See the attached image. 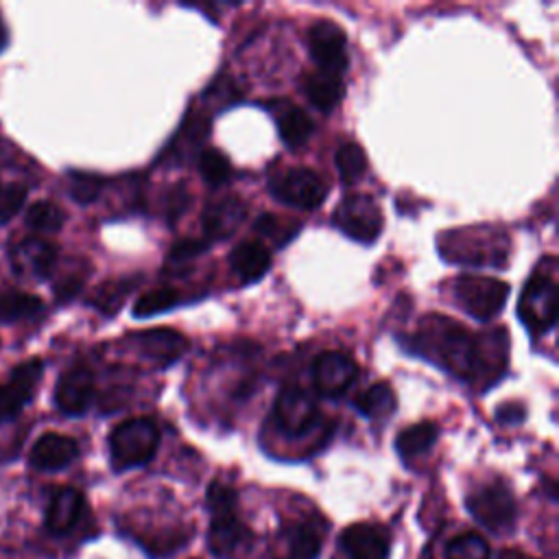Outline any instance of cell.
<instances>
[{
    "label": "cell",
    "mask_w": 559,
    "mask_h": 559,
    "mask_svg": "<svg viewBox=\"0 0 559 559\" xmlns=\"http://www.w3.org/2000/svg\"><path fill=\"white\" fill-rule=\"evenodd\" d=\"M413 347L448 373L472 384L476 362V334L443 314H426L413 336Z\"/></svg>",
    "instance_id": "cell-1"
},
{
    "label": "cell",
    "mask_w": 559,
    "mask_h": 559,
    "mask_svg": "<svg viewBox=\"0 0 559 559\" xmlns=\"http://www.w3.org/2000/svg\"><path fill=\"white\" fill-rule=\"evenodd\" d=\"M205 504L210 511L207 546L216 557H229L249 537V528L238 515V493L231 485L214 480L207 487Z\"/></svg>",
    "instance_id": "cell-2"
},
{
    "label": "cell",
    "mask_w": 559,
    "mask_h": 559,
    "mask_svg": "<svg viewBox=\"0 0 559 559\" xmlns=\"http://www.w3.org/2000/svg\"><path fill=\"white\" fill-rule=\"evenodd\" d=\"M439 251L452 264L472 266H504L509 255V240L502 231L487 227H467L443 234Z\"/></svg>",
    "instance_id": "cell-3"
},
{
    "label": "cell",
    "mask_w": 559,
    "mask_h": 559,
    "mask_svg": "<svg viewBox=\"0 0 559 559\" xmlns=\"http://www.w3.org/2000/svg\"><path fill=\"white\" fill-rule=\"evenodd\" d=\"M159 445V428L151 417H131L109 435V459L114 469L124 472L148 463Z\"/></svg>",
    "instance_id": "cell-4"
},
{
    "label": "cell",
    "mask_w": 559,
    "mask_h": 559,
    "mask_svg": "<svg viewBox=\"0 0 559 559\" xmlns=\"http://www.w3.org/2000/svg\"><path fill=\"white\" fill-rule=\"evenodd\" d=\"M269 192L275 201L297 207V210H317L328 197L325 179L306 166H293L277 170L269 179Z\"/></svg>",
    "instance_id": "cell-5"
},
{
    "label": "cell",
    "mask_w": 559,
    "mask_h": 559,
    "mask_svg": "<svg viewBox=\"0 0 559 559\" xmlns=\"http://www.w3.org/2000/svg\"><path fill=\"white\" fill-rule=\"evenodd\" d=\"M518 317L531 334H546L557 321V282L552 273L535 271L522 288Z\"/></svg>",
    "instance_id": "cell-6"
},
{
    "label": "cell",
    "mask_w": 559,
    "mask_h": 559,
    "mask_svg": "<svg viewBox=\"0 0 559 559\" xmlns=\"http://www.w3.org/2000/svg\"><path fill=\"white\" fill-rule=\"evenodd\" d=\"M509 297V284L485 275H461L454 282L456 304L478 321L493 319Z\"/></svg>",
    "instance_id": "cell-7"
},
{
    "label": "cell",
    "mask_w": 559,
    "mask_h": 559,
    "mask_svg": "<svg viewBox=\"0 0 559 559\" xmlns=\"http://www.w3.org/2000/svg\"><path fill=\"white\" fill-rule=\"evenodd\" d=\"M467 511L485 528L493 533H504L513 526L518 507L511 489L502 480H491L480 485L467 496Z\"/></svg>",
    "instance_id": "cell-8"
},
{
    "label": "cell",
    "mask_w": 559,
    "mask_h": 559,
    "mask_svg": "<svg viewBox=\"0 0 559 559\" xmlns=\"http://www.w3.org/2000/svg\"><path fill=\"white\" fill-rule=\"evenodd\" d=\"M273 419L280 432L290 439L308 435L319 419L317 395L299 384H286L275 397Z\"/></svg>",
    "instance_id": "cell-9"
},
{
    "label": "cell",
    "mask_w": 559,
    "mask_h": 559,
    "mask_svg": "<svg viewBox=\"0 0 559 559\" xmlns=\"http://www.w3.org/2000/svg\"><path fill=\"white\" fill-rule=\"evenodd\" d=\"M332 223L341 229L347 238L371 245L382 231V210L369 194H347L334 210Z\"/></svg>",
    "instance_id": "cell-10"
},
{
    "label": "cell",
    "mask_w": 559,
    "mask_h": 559,
    "mask_svg": "<svg viewBox=\"0 0 559 559\" xmlns=\"http://www.w3.org/2000/svg\"><path fill=\"white\" fill-rule=\"evenodd\" d=\"M509 336L504 328H493L476 334V365L469 386L480 391L493 386L507 371Z\"/></svg>",
    "instance_id": "cell-11"
},
{
    "label": "cell",
    "mask_w": 559,
    "mask_h": 559,
    "mask_svg": "<svg viewBox=\"0 0 559 559\" xmlns=\"http://www.w3.org/2000/svg\"><path fill=\"white\" fill-rule=\"evenodd\" d=\"M308 50L319 70L341 74L345 72L347 57V37L343 28L330 20H319L308 31Z\"/></svg>",
    "instance_id": "cell-12"
},
{
    "label": "cell",
    "mask_w": 559,
    "mask_h": 559,
    "mask_svg": "<svg viewBox=\"0 0 559 559\" xmlns=\"http://www.w3.org/2000/svg\"><path fill=\"white\" fill-rule=\"evenodd\" d=\"M358 378V365L343 352H321L312 362L314 391L321 397H341Z\"/></svg>",
    "instance_id": "cell-13"
},
{
    "label": "cell",
    "mask_w": 559,
    "mask_h": 559,
    "mask_svg": "<svg viewBox=\"0 0 559 559\" xmlns=\"http://www.w3.org/2000/svg\"><path fill=\"white\" fill-rule=\"evenodd\" d=\"M41 373L44 362L39 358L24 360L11 371L9 380L0 386V421L13 419L28 404Z\"/></svg>",
    "instance_id": "cell-14"
},
{
    "label": "cell",
    "mask_w": 559,
    "mask_h": 559,
    "mask_svg": "<svg viewBox=\"0 0 559 559\" xmlns=\"http://www.w3.org/2000/svg\"><path fill=\"white\" fill-rule=\"evenodd\" d=\"M133 343H135L138 352L151 365H155L159 369L179 360L183 356V352L188 349V338L181 332L168 330V328L138 332V334H133Z\"/></svg>",
    "instance_id": "cell-15"
},
{
    "label": "cell",
    "mask_w": 559,
    "mask_h": 559,
    "mask_svg": "<svg viewBox=\"0 0 559 559\" xmlns=\"http://www.w3.org/2000/svg\"><path fill=\"white\" fill-rule=\"evenodd\" d=\"M94 400V376L85 365H74L55 386V404L66 415H81Z\"/></svg>",
    "instance_id": "cell-16"
},
{
    "label": "cell",
    "mask_w": 559,
    "mask_h": 559,
    "mask_svg": "<svg viewBox=\"0 0 559 559\" xmlns=\"http://www.w3.org/2000/svg\"><path fill=\"white\" fill-rule=\"evenodd\" d=\"M341 548L349 559H389V533L378 524L356 522L341 533Z\"/></svg>",
    "instance_id": "cell-17"
},
{
    "label": "cell",
    "mask_w": 559,
    "mask_h": 559,
    "mask_svg": "<svg viewBox=\"0 0 559 559\" xmlns=\"http://www.w3.org/2000/svg\"><path fill=\"white\" fill-rule=\"evenodd\" d=\"M245 214H247V207L238 197H221L212 201L201 216L203 238L210 245L216 240L229 238L245 221Z\"/></svg>",
    "instance_id": "cell-18"
},
{
    "label": "cell",
    "mask_w": 559,
    "mask_h": 559,
    "mask_svg": "<svg viewBox=\"0 0 559 559\" xmlns=\"http://www.w3.org/2000/svg\"><path fill=\"white\" fill-rule=\"evenodd\" d=\"M79 456V445L72 437L59 432L41 435L28 454V461L35 469L41 472H57L68 467Z\"/></svg>",
    "instance_id": "cell-19"
},
{
    "label": "cell",
    "mask_w": 559,
    "mask_h": 559,
    "mask_svg": "<svg viewBox=\"0 0 559 559\" xmlns=\"http://www.w3.org/2000/svg\"><path fill=\"white\" fill-rule=\"evenodd\" d=\"M11 258H13V266L17 273L37 277V280H46L55 269L57 249L41 238H26L13 249Z\"/></svg>",
    "instance_id": "cell-20"
},
{
    "label": "cell",
    "mask_w": 559,
    "mask_h": 559,
    "mask_svg": "<svg viewBox=\"0 0 559 559\" xmlns=\"http://www.w3.org/2000/svg\"><path fill=\"white\" fill-rule=\"evenodd\" d=\"M83 496L74 487H61L52 493L46 511V528L55 535H63L76 526L83 513Z\"/></svg>",
    "instance_id": "cell-21"
},
{
    "label": "cell",
    "mask_w": 559,
    "mask_h": 559,
    "mask_svg": "<svg viewBox=\"0 0 559 559\" xmlns=\"http://www.w3.org/2000/svg\"><path fill=\"white\" fill-rule=\"evenodd\" d=\"M304 92L308 96V100L321 109V111H332L338 107V103L343 100L345 94V83L341 74L334 72H325V70H310L304 74Z\"/></svg>",
    "instance_id": "cell-22"
},
{
    "label": "cell",
    "mask_w": 559,
    "mask_h": 559,
    "mask_svg": "<svg viewBox=\"0 0 559 559\" xmlns=\"http://www.w3.org/2000/svg\"><path fill=\"white\" fill-rule=\"evenodd\" d=\"M229 264L242 282L251 284L262 280L271 269V251L260 240H245L231 249Z\"/></svg>",
    "instance_id": "cell-23"
},
{
    "label": "cell",
    "mask_w": 559,
    "mask_h": 559,
    "mask_svg": "<svg viewBox=\"0 0 559 559\" xmlns=\"http://www.w3.org/2000/svg\"><path fill=\"white\" fill-rule=\"evenodd\" d=\"M282 548L286 559H317L323 533L314 522H293L284 528Z\"/></svg>",
    "instance_id": "cell-24"
},
{
    "label": "cell",
    "mask_w": 559,
    "mask_h": 559,
    "mask_svg": "<svg viewBox=\"0 0 559 559\" xmlns=\"http://www.w3.org/2000/svg\"><path fill=\"white\" fill-rule=\"evenodd\" d=\"M275 111V122H277V131L284 140L286 146L297 148L301 144L308 142V138L314 131V122L308 116V111H304L297 105L290 103H282V105H273L271 107Z\"/></svg>",
    "instance_id": "cell-25"
},
{
    "label": "cell",
    "mask_w": 559,
    "mask_h": 559,
    "mask_svg": "<svg viewBox=\"0 0 559 559\" xmlns=\"http://www.w3.org/2000/svg\"><path fill=\"white\" fill-rule=\"evenodd\" d=\"M354 406L369 419H384L395 411L397 397L389 382H376L354 397Z\"/></svg>",
    "instance_id": "cell-26"
},
{
    "label": "cell",
    "mask_w": 559,
    "mask_h": 559,
    "mask_svg": "<svg viewBox=\"0 0 559 559\" xmlns=\"http://www.w3.org/2000/svg\"><path fill=\"white\" fill-rule=\"evenodd\" d=\"M439 437V428L432 421H419L397 432L395 437V450L402 459L411 461L432 448V443Z\"/></svg>",
    "instance_id": "cell-27"
},
{
    "label": "cell",
    "mask_w": 559,
    "mask_h": 559,
    "mask_svg": "<svg viewBox=\"0 0 559 559\" xmlns=\"http://www.w3.org/2000/svg\"><path fill=\"white\" fill-rule=\"evenodd\" d=\"M334 164L345 186L360 181L362 175L367 173V155L362 146L356 142H343L334 153Z\"/></svg>",
    "instance_id": "cell-28"
},
{
    "label": "cell",
    "mask_w": 559,
    "mask_h": 559,
    "mask_svg": "<svg viewBox=\"0 0 559 559\" xmlns=\"http://www.w3.org/2000/svg\"><path fill=\"white\" fill-rule=\"evenodd\" d=\"M179 299H181V293L175 286H159V288L142 293L135 299L131 312L135 319H146V317H153V314L175 308L179 304Z\"/></svg>",
    "instance_id": "cell-29"
},
{
    "label": "cell",
    "mask_w": 559,
    "mask_h": 559,
    "mask_svg": "<svg viewBox=\"0 0 559 559\" xmlns=\"http://www.w3.org/2000/svg\"><path fill=\"white\" fill-rule=\"evenodd\" d=\"M41 306H44L41 299L31 293H22V290L2 293L0 295V321L9 323V321L33 317L41 310Z\"/></svg>",
    "instance_id": "cell-30"
},
{
    "label": "cell",
    "mask_w": 559,
    "mask_h": 559,
    "mask_svg": "<svg viewBox=\"0 0 559 559\" xmlns=\"http://www.w3.org/2000/svg\"><path fill=\"white\" fill-rule=\"evenodd\" d=\"M199 173L205 183L223 186L231 179V162L218 148H203L199 155Z\"/></svg>",
    "instance_id": "cell-31"
},
{
    "label": "cell",
    "mask_w": 559,
    "mask_h": 559,
    "mask_svg": "<svg viewBox=\"0 0 559 559\" xmlns=\"http://www.w3.org/2000/svg\"><path fill=\"white\" fill-rule=\"evenodd\" d=\"M66 223V214L52 201H35L26 210V225L35 231H59Z\"/></svg>",
    "instance_id": "cell-32"
},
{
    "label": "cell",
    "mask_w": 559,
    "mask_h": 559,
    "mask_svg": "<svg viewBox=\"0 0 559 559\" xmlns=\"http://www.w3.org/2000/svg\"><path fill=\"white\" fill-rule=\"evenodd\" d=\"M445 559H491V550L483 535L461 533L448 544Z\"/></svg>",
    "instance_id": "cell-33"
},
{
    "label": "cell",
    "mask_w": 559,
    "mask_h": 559,
    "mask_svg": "<svg viewBox=\"0 0 559 559\" xmlns=\"http://www.w3.org/2000/svg\"><path fill=\"white\" fill-rule=\"evenodd\" d=\"M135 288V280H129V277H122V280H114V282H107L103 286H98V290L94 293V299L92 304L111 314L120 308V304L124 301V297Z\"/></svg>",
    "instance_id": "cell-34"
},
{
    "label": "cell",
    "mask_w": 559,
    "mask_h": 559,
    "mask_svg": "<svg viewBox=\"0 0 559 559\" xmlns=\"http://www.w3.org/2000/svg\"><path fill=\"white\" fill-rule=\"evenodd\" d=\"M103 188V179L92 173H72L70 175V197L76 203H92Z\"/></svg>",
    "instance_id": "cell-35"
},
{
    "label": "cell",
    "mask_w": 559,
    "mask_h": 559,
    "mask_svg": "<svg viewBox=\"0 0 559 559\" xmlns=\"http://www.w3.org/2000/svg\"><path fill=\"white\" fill-rule=\"evenodd\" d=\"M26 194H28V190L20 181H13L0 190V223H7L24 207Z\"/></svg>",
    "instance_id": "cell-36"
},
{
    "label": "cell",
    "mask_w": 559,
    "mask_h": 559,
    "mask_svg": "<svg viewBox=\"0 0 559 559\" xmlns=\"http://www.w3.org/2000/svg\"><path fill=\"white\" fill-rule=\"evenodd\" d=\"M207 247H210V242L205 238H181L170 247L166 262H186V260L203 253Z\"/></svg>",
    "instance_id": "cell-37"
},
{
    "label": "cell",
    "mask_w": 559,
    "mask_h": 559,
    "mask_svg": "<svg viewBox=\"0 0 559 559\" xmlns=\"http://www.w3.org/2000/svg\"><path fill=\"white\" fill-rule=\"evenodd\" d=\"M190 205V194L186 190L183 183L170 188V192L166 194V216H168V223H177L179 216L188 210Z\"/></svg>",
    "instance_id": "cell-38"
},
{
    "label": "cell",
    "mask_w": 559,
    "mask_h": 559,
    "mask_svg": "<svg viewBox=\"0 0 559 559\" xmlns=\"http://www.w3.org/2000/svg\"><path fill=\"white\" fill-rule=\"evenodd\" d=\"M524 415H526V408L522 404H518V402L502 404L496 411V417H498L500 424H518V421L524 419Z\"/></svg>",
    "instance_id": "cell-39"
},
{
    "label": "cell",
    "mask_w": 559,
    "mask_h": 559,
    "mask_svg": "<svg viewBox=\"0 0 559 559\" xmlns=\"http://www.w3.org/2000/svg\"><path fill=\"white\" fill-rule=\"evenodd\" d=\"M81 286H83V280L79 275H72V277L61 280V284H57L55 290H57V297L61 301H66V299H72L81 290Z\"/></svg>",
    "instance_id": "cell-40"
},
{
    "label": "cell",
    "mask_w": 559,
    "mask_h": 559,
    "mask_svg": "<svg viewBox=\"0 0 559 559\" xmlns=\"http://www.w3.org/2000/svg\"><path fill=\"white\" fill-rule=\"evenodd\" d=\"M7 44V35H4V28H2V24H0V48Z\"/></svg>",
    "instance_id": "cell-41"
}]
</instances>
